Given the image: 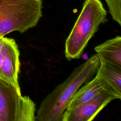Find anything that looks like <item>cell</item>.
Segmentation results:
<instances>
[{"mask_svg":"<svg viewBox=\"0 0 121 121\" xmlns=\"http://www.w3.org/2000/svg\"><path fill=\"white\" fill-rule=\"evenodd\" d=\"M100 65L97 53L75 68L65 81L57 86L41 102L35 121H62L72 97L80 87L92 79Z\"/></svg>","mask_w":121,"mask_h":121,"instance_id":"cell-1","label":"cell"},{"mask_svg":"<svg viewBox=\"0 0 121 121\" xmlns=\"http://www.w3.org/2000/svg\"><path fill=\"white\" fill-rule=\"evenodd\" d=\"M107 11L100 0H85L83 7L68 36L65 55L70 60L81 57L89 40L107 21Z\"/></svg>","mask_w":121,"mask_h":121,"instance_id":"cell-2","label":"cell"},{"mask_svg":"<svg viewBox=\"0 0 121 121\" xmlns=\"http://www.w3.org/2000/svg\"><path fill=\"white\" fill-rule=\"evenodd\" d=\"M42 0H0V37L35 27L42 17Z\"/></svg>","mask_w":121,"mask_h":121,"instance_id":"cell-3","label":"cell"},{"mask_svg":"<svg viewBox=\"0 0 121 121\" xmlns=\"http://www.w3.org/2000/svg\"><path fill=\"white\" fill-rule=\"evenodd\" d=\"M35 104L0 78V121H35Z\"/></svg>","mask_w":121,"mask_h":121,"instance_id":"cell-4","label":"cell"},{"mask_svg":"<svg viewBox=\"0 0 121 121\" xmlns=\"http://www.w3.org/2000/svg\"><path fill=\"white\" fill-rule=\"evenodd\" d=\"M19 55L17 45L14 39L0 37V78L21 92L18 83Z\"/></svg>","mask_w":121,"mask_h":121,"instance_id":"cell-5","label":"cell"},{"mask_svg":"<svg viewBox=\"0 0 121 121\" xmlns=\"http://www.w3.org/2000/svg\"><path fill=\"white\" fill-rule=\"evenodd\" d=\"M119 97L109 92H103L92 99L72 110L64 111L62 121H91L113 100Z\"/></svg>","mask_w":121,"mask_h":121,"instance_id":"cell-6","label":"cell"},{"mask_svg":"<svg viewBox=\"0 0 121 121\" xmlns=\"http://www.w3.org/2000/svg\"><path fill=\"white\" fill-rule=\"evenodd\" d=\"M105 91L117 95L121 100V96L96 73L93 79L85 83L82 87L76 92L68 104L66 110H72L88 102L98 94Z\"/></svg>","mask_w":121,"mask_h":121,"instance_id":"cell-7","label":"cell"},{"mask_svg":"<svg viewBox=\"0 0 121 121\" xmlns=\"http://www.w3.org/2000/svg\"><path fill=\"white\" fill-rule=\"evenodd\" d=\"M99 57L121 68V37L119 35L105 41L94 48Z\"/></svg>","mask_w":121,"mask_h":121,"instance_id":"cell-8","label":"cell"},{"mask_svg":"<svg viewBox=\"0 0 121 121\" xmlns=\"http://www.w3.org/2000/svg\"><path fill=\"white\" fill-rule=\"evenodd\" d=\"M99 58L100 65L96 73L121 96V68L107 62L101 57H99Z\"/></svg>","mask_w":121,"mask_h":121,"instance_id":"cell-9","label":"cell"},{"mask_svg":"<svg viewBox=\"0 0 121 121\" xmlns=\"http://www.w3.org/2000/svg\"><path fill=\"white\" fill-rule=\"evenodd\" d=\"M112 19L121 26V0H105Z\"/></svg>","mask_w":121,"mask_h":121,"instance_id":"cell-10","label":"cell"}]
</instances>
